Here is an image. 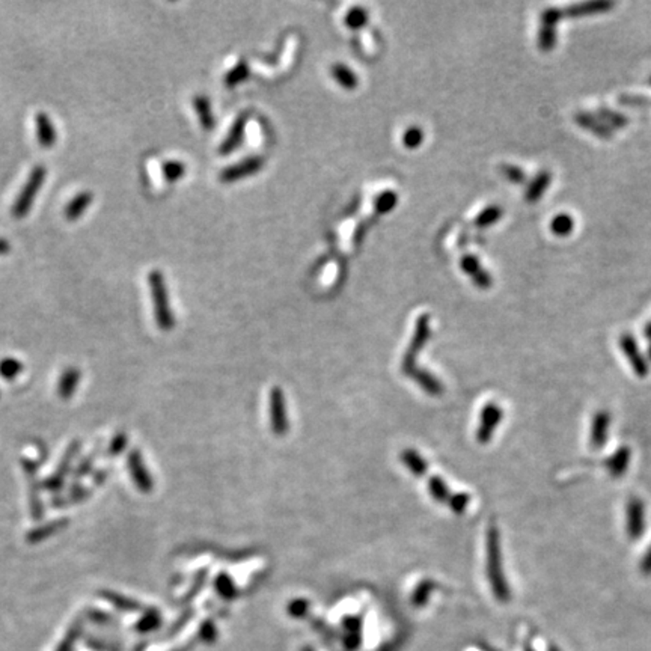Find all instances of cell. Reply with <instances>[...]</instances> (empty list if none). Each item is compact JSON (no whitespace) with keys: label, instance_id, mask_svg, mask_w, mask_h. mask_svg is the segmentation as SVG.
I'll list each match as a JSON object with an SVG mask.
<instances>
[{"label":"cell","instance_id":"1","mask_svg":"<svg viewBox=\"0 0 651 651\" xmlns=\"http://www.w3.org/2000/svg\"><path fill=\"white\" fill-rule=\"evenodd\" d=\"M487 577L488 584L492 586L493 595L501 603L510 602L511 599V588L506 581V576L502 568V552H501V537L499 531L495 523L488 527L487 531Z\"/></svg>","mask_w":651,"mask_h":651},{"label":"cell","instance_id":"2","mask_svg":"<svg viewBox=\"0 0 651 651\" xmlns=\"http://www.w3.org/2000/svg\"><path fill=\"white\" fill-rule=\"evenodd\" d=\"M148 284L151 289V298L154 306V315L161 330H170L174 328L175 320L170 310L169 296L165 284V278L160 270H151L148 275Z\"/></svg>","mask_w":651,"mask_h":651},{"label":"cell","instance_id":"3","mask_svg":"<svg viewBox=\"0 0 651 651\" xmlns=\"http://www.w3.org/2000/svg\"><path fill=\"white\" fill-rule=\"evenodd\" d=\"M45 177H47V169H45V166L38 165L32 169L11 208V213L15 219H23V217H26L27 213L31 211L35 198L44 184Z\"/></svg>","mask_w":651,"mask_h":651},{"label":"cell","instance_id":"4","mask_svg":"<svg viewBox=\"0 0 651 651\" xmlns=\"http://www.w3.org/2000/svg\"><path fill=\"white\" fill-rule=\"evenodd\" d=\"M430 338V316L428 315H421L418 321H416V329L413 339L410 342L409 348H407L405 355L403 357V365L401 369L405 376H410L412 371L416 368V357L424 348L425 344H427Z\"/></svg>","mask_w":651,"mask_h":651},{"label":"cell","instance_id":"5","mask_svg":"<svg viewBox=\"0 0 651 651\" xmlns=\"http://www.w3.org/2000/svg\"><path fill=\"white\" fill-rule=\"evenodd\" d=\"M504 418V412L499 404L487 403L481 413H479V425L476 430V440L479 443H488L492 440L495 431L499 427Z\"/></svg>","mask_w":651,"mask_h":651},{"label":"cell","instance_id":"6","mask_svg":"<svg viewBox=\"0 0 651 651\" xmlns=\"http://www.w3.org/2000/svg\"><path fill=\"white\" fill-rule=\"evenodd\" d=\"M563 11L547 8L541 14V26L538 32V47L541 51H550L556 44V26L563 17Z\"/></svg>","mask_w":651,"mask_h":651},{"label":"cell","instance_id":"7","mask_svg":"<svg viewBox=\"0 0 651 651\" xmlns=\"http://www.w3.org/2000/svg\"><path fill=\"white\" fill-rule=\"evenodd\" d=\"M626 529L630 540H639L645 532V506L639 497H630L626 505Z\"/></svg>","mask_w":651,"mask_h":651},{"label":"cell","instance_id":"8","mask_svg":"<svg viewBox=\"0 0 651 651\" xmlns=\"http://www.w3.org/2000/svg\"><path fill=\"white\" fill-rule=\"evenodd\" d=\"M270 421L271 430L276 436H284L288 430L287 412H285V396L282 389L275 386L270 392Z\"/></svg>","mask_w":651,"mask_h":651},{"label":"cell","instance_id":"9","mask_svg":"<svg viewBox=\"0 0 651 651\" xmlns=\"http://www.w3.org/2000/svg\"><path fill=\"white\" fill-rule=\"evenodd\" d=\"M620 347H621V350L624 353V356L627 357L632 369L635 371V374L638 377H641V378L647 377L648 364H647L645 357L642 356V353L639 351V347H638L635 338H633L630 333H624L621 337V339H620Z\"/></svg>","mask_w":651,"mask_h":651},{"label":"cell","instance_id":"10","mask_svg":"<svg viewBox=\"0 0 651 651\" xmlns=\"http://www.w3.org/2000/svg\"><path fill=\"white\" fill-rule=\"evenodd\" d=\"M127 467H129V472H130V476L133 478L134 485L138 487L140 492L148 493L152 490V487H154L152 476L148 472L147 466H145L143 458L139 451L130 452L129 458H127Z\"/></svg>","mask_w":651,"mask_h":651},{"label":"cell","instance_id":"11","mask_svg":"<svg viewBox=\"0 0 651 651\" xmlns=\"http://www.w3.org/2000/svg\"><path fill=\"white\" fill-rule=\"evenodd\" d=\"M609 427H611V415L606 410L597 412L593 416L591 422V431H590V445L594 451L602 449L609 436Z\"/></svg>","mask_w":651,"mask_h":651},{"label":"cell","instance_id":"12","mask_svg":"<svg viewBox=\"0 0 651 651\" xmlns=\"http://www.w3.org/2000/svg\"><path fill=\"white\" fill-rule=\"evenodd\" d=\"M77 451H79V443L74 442V443H72V445L68 448V451L65 452V457H63V460L61 461V465H59V467L56 469V472H54L50 478H47V479H45V481L42 483V487H44V488H47V490H50V492H53V493H56V492L61 490L62 485H63V479H65L67 474L70 472L71 461H72V458L76 457Z\"/></svg>","mask_w":651,"mask_h":651},{"label":"cell","instance_id":"13","mask_svg":"<svg viewBox=\"0 0 651 651\" xmlns=\"http://www.w3.org/2000/svg\"><path fill=\"white\" fill-rule=\"evenodd\" d=\"M262 163H264V160H262L261 157H249L246 160H243L241 163H237V165L226 168L220 174V178L222 181H225V183H232V181L239 178L255 174V172L261 169Z\"/></svg>","mask_w":651,"mask_h":651},{"label":"cell","instance_id":"14","mask_svg":"<svg viewBox=\"0 0 651 651\" xmlns=\"http://www.w3.org/2000/svg\"><path fill=\"white\" fill-rule=\"evenodd\" d=\"M35 127H36V138L42 148L49 150L54 143H56L58 134L56 129L51 122V118L45 112H38L35 115Z\"/></svg>","mask_w":651,"mask_h":651},{"label":"cell","instance_id":"15","mask_svg":"<svg viewBox=\"0 0 651 651\" xmlns=\"http://www.w3.org/2000/svg\"><path fill=\"white\" fill-rule=\"evenodd\" d=\"M630 458H632L630 448L621 447L604 461V467L608 469V472L612 478H621L627 472V469L630 466Z\"/></svg>","mask_w":651,"mask_h":651},{"label":"cell","instance_id":"16","mask_svg":"<svg viewBox=\"0 0 651 651\" xmlns=\"http://www.w3.org/2000/svg\"><path fill=\"white\" fill-rule=\"evenodd\" d=\"M461 268L472 278L475 285H478L479 288H488L492 285L490 275H488L484 268H481V264H479V261L475 257L467 255L461 259Z\"/></svg>","mask_w":651,"mask_h":651},{"label":"cell","instance_id":"17","mask_svg":"<svg viewBox=\"0 0 651 651\" xmlns=\"http://www.w3.org/2000/svg\"><path fill=\"white\" fill-rule=\"evenodd\" d=\"M93 199H94V195H93V192H89V190L80 192L79 195H76L74 198H72L65 207L67 220L68 222L79 220L81 217V214H83L89 208L90 202H93Z\"/></svg>","mask_w":651,"mask_h":651},{"label":"cell","instance_id":"18","mask_svg":"<svg viewBox=\"0 0 651 651\" xmlns=\"http://www.w3.org/2000/svg\"><path fill=\"white\" fill-rule=\"evenodd\" d=\"M409 377H412L415 382L421 386V389H424V391L430 395L443 394V385L440 383V380L436 376L428 373V371L415 368Z\"/></svg>","mask_w":651,"mask_h":651},{"label":"cell","instance_id":"19","mask_svg":"<svg viewBox=\"0 0 651 651\" xmlns=\"http://www.w3.org/2000/svg\"><path fill=\"white\" fill-rule=\"evenodd\" d=\"M80 382V371L77 368H68L62 373L58 382V395L62 400H70L74 395Z\"/></svg>","mask_w":651,"mask_h":651},{"label":"cell","instance_id":"20","mask_svg":"<svg viewBox=\"0 0 651 651\" xmlns=\"http://www.w3.org/2000/svg\"><path fill=\"white\" fill-rule=\"evenodd\" d=\"M611 8H613V3L611 2H586L567 8L563 14L567 17H586L606 13Z\"/></svg>","mask_w":651,"mask_h":651},{"label":"cell","instance_id":"21","mask_svg":"<svg viewBox=\"0 0 651 651\" xmlns=\"http://www.w3.org/2000/svg\"><path fill=\"white\" fill-rule=\"evenodd\" d=\"M68 524V520L67 519H59V520H53V522H49V523H45L42 524V527L40 528H36V529H32L29 533H27V541L29 542H40L42 540H47L49 537H53L54 533L62 531L63 528H65Z\"/></svg>","mask_w":651,"mask_h":651},{"label":"cell","instance_id":"22","mask_svg":"<svg viewBox=\"0 0 651 651\" xmlns=\"http://www.w3.org/2000/svg\"><path fill=\"white\" fill-rule=\"evenodd\" d=\"M552 175L549 170H541L537 177L531 181V184L527 188V201L528 202H537L538 199L545 195L547 187L550 186Z\"/></svg>","mask_w":651,"mask_h":651},{"label":"cell","instance_id":"23","mask_svg":"<svg viewBox=\"0 0 651 651\" xmlns=\"http://www.w3.org/2000/svg\"><path fill=\"white\" fill-rule=\"evenodd\" d=\"M244 125H246V115H243L240 116L237 121H235V124L232 125V129H231V133L228 134V138H226L222 145H220V154H230L232 152L235 148L239 147L240 142L243 140V131H244Z\"/></svg>","mask_w":651,"mask_h":651},{"label":"cell","instance_id":"24","mask_svg":"<svg viewBox=\"0 0 651 651\" xmlns=\"http://www.w3.org/2000/svg\"><path fill=\"white\" fill-rule=\"evenodd\" d=\"M401 460L415 476H424L427 474V461L415 449H404L401 452Z\"/></svg>","mask_w":651,"mask_h":651},{"label":"cell","instance_id":"25","mask_svg":"<svg viewBox=\"0 0 651 651\" xmlns=\"http://www.w3.org/2000/svg\"><path fill=\"white\" fill-rule=\"evenodd\" d=\"M99 595L103 597V599L108 600L111 602L113 606H116L118 609H121L124 612H134V611H139L140 609V604L138 602H134L131 599H129V597H124L121 594H118V593H112V591H102L99 593Z\"/></svg>","mask_w":651,"mask_h":651},{"label":"cell","instance_id":"26","mask_svg":"<svg viewBox=\"0 0 651 651\" xmlns=\"http://www.w3.org/2000/svg\"><path fill=\"white\" fill-rule=\"evenodd\" d=\"M193 104H195V108H196V113H198V116H199V121H201V125L204 127V129L210 130L211 127L214 125V120H213L210 102H208V99H207L205 97L198 95V97H195V99H193Z\"/></svg>","mask_w":651,"mask_h":651},{"label":"cell","instance_id":"27","mask_svg":"<svg viewBox=\"0 0 651 651\" xmlns=\"http://www.w3.org/2000/svg\"><path fill=\"white\" fill-rule=\"evenodd\" d=\"M573 228H574V220L572 219V216L565 213L555 216L550 222V231L555 235H558V237H565V235H570Z\"/></svg>","mask_w":651,"mask_h":651},{"label":"cell","instance_id":"28","mask_svg":"<svg viewBox=\"0 0 651 651\" xmlns=\"http://www.w3.org/2000/svg\"><path fill=\"white\" fill-rule=\"evenodd\" d=\"M428 490L434 501H437L440 504H445L449 501V496H451L449 488L440 476H431L428 479Z\"/></svg>","mask_w":651,"mask_h":651},{"label":"cell","instance_id":"29","mask_svg":"<svg viewBox=\"0 0 651 651\" xmlns=\"http://www.w3.org/2000/svg\"><path fill=\"white\" fill-rule=\"evenodd\" d=\"M332 74L337 79V81H339L342 88L355 89L357 86V77L353 74V71L346 65H341V63L335 65L332 68Z\"/></svg>","mask_w":651,"mask_h":651},{"label":"cell","instance_id":"30","mask_svg":"<svg viewBox=\"0 0 651 651\" xmlns=\"http://www.w3.org/2000/svg\"><path fill=\"white\" fill-rule=\"evenodd\" d=\"M161 172H163V177L166 178V181H169V183H174V181L184 177L186 165L183 161L169 160L161 165Z\"/></svg>","mask_w":651,"mask_h":651},{"label":"cell","instance_id":"31","mask_svg":"<svg viewBox=\"0 0 651 651\" xmlns=\"http://www.w3.org/2000/svg\"><path fill=\"white\" fill-rule=\"evenodd\" d=\"M576 120L582 127H585V129L595 131V134L602 136V138H609V129H608V127H606L602 121L595 120V118H593L590 115L581 113V115L576 116Z\"/></svg>","mask_w":651,"mask_h":651},{"label":"cell","instance_id":"32","mask_svg":"<svg viewBox=\"0 0 651 651\" xmlns=\"http://www.w3.org/2000/svg\"><path fill=\"white\" fill-rule=\"evenodd\" d=\"M502 217V208L497 205H490L487 207L484 211L478 214L475 219V225L479 226V228H485V226H490L496 223Z\"/></svg>","mask_w":651,"mask_h":651},{"label":"cell","instance_id":"33","mask_svg":"<svg viewBox=\"0 0 651 651\" xmlns=\"http://www.w3.org/2000/svg\"><path fill=\"white\" fill-rule=\"evenodd\" d=\"M160 622H161V617H160V612L157 609H148L147 612H145L143 617L138 621V624H136V630H139V632H151L154 629H157L160 626Z\"/></svg>","mask_w":651,"mask_h":651},{"label":"cell","instance_id":"34","mask_svg":"<svg viewBox=\"0 0 651 651\" xmlns=\"http://www.w3.org/2000/svg\"><path fill=\"white\" fill-rule=\"evenodd\" d=\"M214 586L217 593H219L223 599H232V597H235V594H237V588H235L232 579L226 573H220L216 577Z\"/></svg>","mask_w":651,"mask_h":651},{"label":"cell","instance_id":"35","mask_svg":"<svg viewBox=\"0 0 651 651\" xmlns=\"http://www.w3.org/2000/svg\"><path fill=\"white\" fill-rule=\"evenodd\" d=\"M23 365L20 360L14 357H5L0 360V376L6 380H13L22 373Z\"/></svg>","mask_w":651,"mask_h":651},{"label":"cell","instance_id":"36","mask_svg":"<svg viewBox=\"0 0 651 651\" xmlns=\"http://www.w3.org/2000/svg\"><path fill=\"white\" fill-rule=\"evenodd\" d=\"M434 590V584L431 581H422L418 588H416L413 595H412V602L415 606H418V608H421V606H425V603H427L428 600V597L430 594L433 593Z\"/></svg>","mask_w":651,"mask_h":651},{"label":"cell","instance_id":"37","mask_svg":"<svg viewBox=\"0 0 651 651\" xmlns=\"http://www.w3.org/2000/svg\"><path fill=\"white\" fill-rule=\"evenodd\" d=\"M81 630H83V627H81V622H80V621L72 624V626L70 627V630L67 632L65 638H63L61 644L58 645L56 651H71L72 647H74V644L77 642Z\"/></svg>","mask_w":651,"mask_h":651},{"label":"cell","instance_id":"38","mask_svg":"<svg viewBox=\"0 0 651 651\" xmlns=\"http://www.w3.org/2000/svg\"><path fill=\"white\" fill-rule=\"evenodd\" d=\"M470 502V496L467 493H454L449 496V508L456 514H463Z\"/></svg>","mask_w":651,"mask_h":651},{"label":"cell","instance_id":"39","mask_svg":"<svg viewBox=\"0 0 651 651\" xmlns=\"http://www.w3.org/2000/svg\"><path fill=\"white\" fill-rule=\"evenodd\" d=\"M368 20V15H367V11L365 9H362V8H353L351 11L347 14V18H346V23L348 27H351V29H357V27H362Z\"/></svg>","mask_w":651,"mask_h":651},{"label":"cell","instance_id":"40","mask_svg":"<svg viewBox=\"0 0 651 651\" xmlns=\"http://www.w3.org/2000/svg\"><path fill=\"white\" fill-rule=\"evenodd\" d=\"M422 140H424V133L421 129H418V127H412V129L407 130L403 138L405 148H412V150L418 148Z\"/></svg>","mask_w":651,"mask_h":651},{"label":"cell","instance_id":"41","mask_svg":"<svg viewBox=\"0 0 651 651\" xmlns=\"http://www.w3.org/2000/svg\"><path fill=\"white\" fill-rule=\"evenodd\" d=\"M501 172H502L505 178H508L511 183H514V184H520L524 181V172L517 166L504 165L501 168Z\"/></svg>","mask_w":651,"mask_h":651},{"label":"cell","instance_id":"42","mask_svg":"<svg viewBox=\"0 0 651 651\" xmlns=\"http://www.w3.org/2000/svg\"><path fill=\"white\" fill-rule=\"evenodd\" d=\"M396 204V195L394 192H386L377 199V210L380 213L391 211Z\"/></svg>","mask_w":651,"mask_h":651},{"label":"cell","instance_id":"43","mask_svg":"<svg viewBox=\"0 0 651 651\" xmlns=\"http://www.w3.org/2000/svg\"><path fill=\"white\" fill-rule=\"evenodd\" d=\"M307 609H310V604L305 599H296L291 603L288 604V612L291 613V617L294 618H302L307 613Z\"/></svg>","mask_w":651,"mask_h":651},{"label":"cell","instance_id":"44","mask_svg":"<svg viewBox=\"0 0 651 651\" xmlns=\"http://www.w3.org/2000/svg\"><path fill=\"white\" fill-rule=\"evenodd\" d=\"M248 77V68L246 65H244V63H240V65L235 67L228 76H226V83H228V86L231 85H235V83H239V81H243L244 79Z\"/></svg>","mask_w":651,"mask_h":651},{"label":"cell","instance_id":"45","mask_svg":"<svg viewBox=\"0 0 651 651\" xmlns=\"http://www.w3.org/2000/svg\"><path fill=\"white\" fill-rule=\"evenodd\" d=\"M127 447V436H125V433H118L116 436L112 439L111 442V447H108V454H111L112 457L118 456V454H121V452L125 449Z\"/></svg>","mask_w":651,"mask_h":651},{"label":"cell","instance_id":"46","mask_svg":"<svg viewBox=\"0 0 651 651\" xmlns=\"http://www.w3.org/2000/svg\"><path fill=\"white\" fill-rule=\"evenodd\" d=\"M93 463H94V456H89L86 457V460L81 461L80 466L76 470V478H81L83 475L89 474V470L93 469Z\"/></svg>","mask_w":651,"mask_h":651},{"label":"cell","instance_id":"47","mask_svg":"<svg viewBox=\"0 0 651 651\" xmlns=\"http://www.w3.org/2000/svg\"><path fill=\"white\" fill-rule=\"evenodd\" d=\"M639 567H641V572L644 573L645 576H650V574H651V546L647 549L645 555L642 556Z\"/></svg>","mask_w":651,"mask_h":651},{"label":"cell","instance_id":"48","mask_svg":"<svg viewBox=\"0 0 651 651\" xmlns=\"http://www.w3.org/2000/svg\"><path fill=\"white\" fill-rule=\"evenodd\" d=\"M602 116H604V118H609L611 122H612V124H615V125H617V127H621V125L626 124V120H624V118H622L621 115H618V113H613V112L606 111V112H602Z\"/></svg>","mask_w":651,"mask_h":651},{"label":"cell","instance_id":"49","mask_svg":"<svg viewBox=\"0 0 651 651\" xmlns=\"http://www.w3.org/2000/svg\"><path fill=\"white\" fill-rule=\"evenodd\" d=\"M201 633H202V638H205L207 641H210V639H213L216 636V630H214L211 622H205L204 626L201 627Z\"/></svg>","mask_w":651,"mask_h":651},{"label":"cell","instance_id":"50","mask_svg":"<svg viewBox=\"0 0 651 651\" xmlns=\"http://www.w3.org/2000/svg\"><path fill=\"white\" fill-rule=\"evenodd\" d=\"M9 250H11V244H9L6 239L0 237V255H6Z\"/></svg>","mask_w":651,"mask_h":651},{"label":"cell","instance_id":"51","mask_svg":"<svg viewBox=\"0 0 651 651\" xmlns=\"http://www.w3.org/2000/svg\"><path fill=\"white\" fill-rule=\"evenodd\" d=\"M645 335H647V338L651 339V321L647 324V328H645Z\"/></svg>","mask_w":651,"mask_h":651},{"label":"cell","instance_id":"52","mask_svg":"<svg viewBox=\"0 0 651 651\" xmlns=\"http://www.w3.org/2000/svg\"><path fill=\"white\" fill-rule=\"evenodd\" d=\"M524 651H536L531 645H524Z\"/></svg>","mask_w":651,"mask_h":651},{"label":"cell","instance_id":"53","mask_svg":"<svg viewBox=\"0 0 651 651\" xmlns=\"http://www.w3.org/2000/svg\"><path fill=\"white\" fill-rule=\"evenodd\" d=\"M549 651H561V650H559L558 647H550V648H549Z\"/></svg>","mask_w":651,"mask_h":651},{"label":"cell","instance_id":"54","mask_svg":"<svg viewBox=\"0 0 651 651\" xmlns=\"http://www.w3.org/2000/svg\"><path fill=\"white\" fill-rule=\"evenodd\" d=\"M305 651H311V650H310V648H306V650H305Z\"/></svg>","mask_w":651,"mask_h":651},{"label":"cell","instance_id":"55","mask_svg":"<svg viewBox=\"0 0 651 651\" xmlns=\"http://www.w3.org/2000/svg\"><path fill=\"white\" fill-rule=\"evenodd\" d=\"M650 356H651V348H650Z\"/></svg>","mask_w":651,"mask_h":651},{"label":"cell","instance_id":"56","mask_svg":"<svg viewBox=\"0 0 651 651\" xmlns=\"http://www.w3.org/2000/svg\"><path fill=\"white\" fill-rule=\"evenodd\" d=\"M488 651H496V650H488Z\"/></svg>","mask_w":651,"mask_h":651},{"label":"cell","instance_id":"57","mask_svg":"<svg viewBox=\"0 0 651 651\" xmlns=\"http://www.w3.org/2000/svg\"><path fill=\"white\" fill-rule=\"evenodd\" d=\"M650 83H651V79H650Z\"/></svg>","mask_w":651,"mask_h":651}]
</instances>
